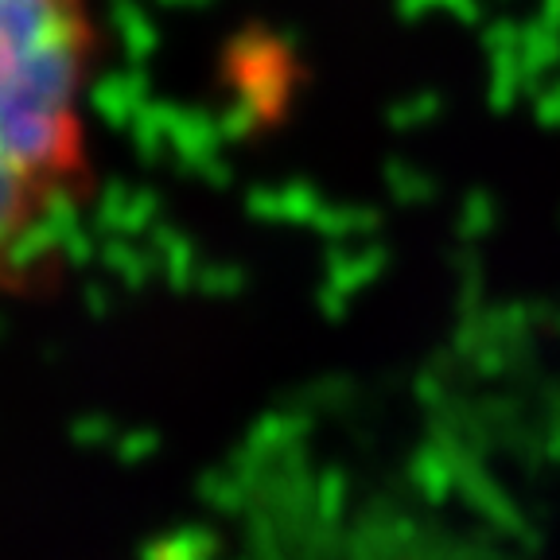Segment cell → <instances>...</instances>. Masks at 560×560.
Masks as SVG:
<instances>
[{
	"instance_id": "1",
	"label": "cell",
	"mask_w": 560,
	"mask_h": 560,
	"mask_svg": "<svg viewBox=\"0 0 560 560\" xmlns=\"http://www.w3.org/2000/svg\"><path fill=\"white\" fill-rule=\"evenodd\" d=\"M94 0H0V292L55 269V245L86 191Z\"/></svg>"
}]
</instances>
